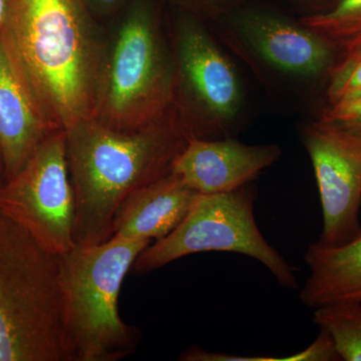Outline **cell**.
I'll use <instances>...</instances> for the list:
<instances>
[{
    "label": "cell",
    "instance_id": "1",
    "mask_svg": "<svg viewBox=\"0 0 361 361\" xmlns=\"http://www.w3.org/2000/svg\"><path fill=\"white\" fill-rule=\"evenodd\" d=\"M0 35L56 129L94 116L106 44L84 0H6Z\"/></svg>",
    "mask_w": 361,
    "mask_h": 361
},
{
    "label": "cell",
    "instance_id": "2",
    "mask_svg": "<svg viewBox=\"0 0 361 361\" xmlns=\"http://www.w3.org/2000/svg\"><path fill=\"white\" fill-rule=\"evenodd\" d=\"M65 130L75 193V246L108 241L123 202L170 173L190 137L175 106L158 122L137 130L114 129L94 118Z\"/></svg>",
    "mask_w": 361,
    "mask_h": 361
},
{
    "label": "cell",
    "instance_id": "3",
    "mask_svg": "<svg viewBox=\"0 0 361 361\" xmlns=\"http://www.w3.org/2000/svg\"><path fill=\"white\" fill-rule=\"evenodd\" d=\"M0 361H73L59 256L1 212Z\"/></svg>",
    "mask_w": 361,
    "mask_h": 361
},
{
    "label": "cell",
    "instance_id": "4",
    "mask_svg": "<svg viewBox=\"0 0 361 361\" xmlns=\"http://www.w3.org/2000/svg\"><path fill=\"white\" fill-rule=\"evenodd\" d=\"M149 240L111 238L59 256L66 337L73 361H116L134 353L137 329L118 314L123 279Z\"/></svg>",
    "mask_w": 361,
    "mask_h": 361
},
{
    "label": "cell",
    "instance_id": "5",
    "mask_svg": "<svg viewBox=\"0 0 361 361\" xmlns=\"http://www.w3.org/2000/svg\"><path fill=\"white\" fill-rule=\"evenodd\" d=\"M175 99L174 54L155 13L139 4L106 44L92 118L114 129L137 130L163 118Z\"/></svg>",
    "mask_w": 361,
    "mask_h": 361
},
{
    "label": "cell",
    "instance_id": "6",
    "mask_svg": "<svg viewBox=\"0 0 361 361\" xmlns=\"http://www.w3.org/2000/svg\"><path fill=\"white\" fill-rule=\"evenodd\" d=\"M256 195L257 190L251 184L228 193L199 195L174 231L147 247L133 267L147 273L191 254L232 252L255 259L282 287L296 289L294 268L259 230L254 217Z\"/></svg>",
    "mask_w": 361,
    "mask_h": 361
},
{
    "label": "cell",
    "instance_id": "7",
    "mask_svg": "<svg viewBox=\"0 0 361 361\" xmlns=\"http://www.w3.org/2000/svg\"><path fill=\"white\" fill-rule=\"evenodd\" d=\"M175 108L190 137H232L244 106L236 66L192 16L174 26Z\"/></svg>",
    "mask_w": 361,
    "mask_h": 361
},
{
    "label": "cell",
    "instance_id": "8",
    "mask_svg": "<svg viewBox=\"0 0 361 361\" xmlns=\"http://www.w3.org/2000/svg\"><path fill=\"white\" fill-rule=\"evenodd\" d=\"M0 212L54 255L75 248V201L65 130L49 135L20 172L0 188Z\"/></svg>",
    "mask_w": 361,
    "mask_h": 361
},
{
    "label": "cell",
    "instance_id": "9",
    "mask_svg": "<svg viewBox=\"0 0 361 361\" xmlns=\"http://www.w3.org/2000/svg\"><path fill=\"white\" fill-rule=\"evenodd\" d=\"M224 35L250 63L284 80L312 82L334 66L331 42L299 20L267 11L234 14Z\"/></svg>",
    "mask_w": 361,
    "mask_h": 361
},
{
    "label": "cell",
    "instance_id": "10",
    "mask_svg": "<svg viewBox=\"0 0 361 361\" xmlns=\"http://www.w3.org/2000/svg\"><path fill=\"white\" fill-rule=\"evenodd\" d=\"M302 139L322 202L318 242L341 245L361 229V146L319 121L304 126Z\"/></svg>",
    "mask_w": 361,
    "mask_h": 361
},
{
    "label": "cell",
    "instance_id": "11",
    "mask_svg": "<svg viewBox=\"0 0 361 361\" xmlns=\"http://www.w3.org/2000/svg\"><path fill=\"white\" fill-rule=\"evenodd\" d=\"M281 155L277 145L191 137L175 159L171 173L197 193H228L250 184Z\"/></svg>",
    "mask_w": 361,
    "mask_h": 361
},
{
    "label": "cell",
    "instance_id": "12",
    "mask_svg": "<svg viewBox=\"0 0 361 361\" xmlns=\"http://www.w3.org/2000/svg\"><path fill=\"white\" fill-rule=\"evenodd\" d=\"M56 130L21 80L0 35V158L6 180Z\"/></svg>",
    "mask_w": 361,
    "mask_h": 361
},
{
    "label": "cell",
    "instance_id": "13",
    "mask_svg": "<svg viewBox=\"0 0 361 361\" xmlns=\"http://www.w3.org/2000/svg\"><path fill=\"white\" fill-rule=\"evenodd\" d=\"M199 195L168 173L123 202L114 218L111 238H165L186 218Z\"/></svg>",
    "mask_w": 361,
    "mask_h": 361
},
{
    "label": "cell",
    "instance_id": "14",
    "mask_svg": "<svg viewBox=\"0 0 361 361\" xmlns=\"http://www.w3.org/2000/svg\"><path fill=\"white\" fill-rule=\"evenodd\" d=\"M304 259L310 276L300 299L306 306L361 302V229L341 245L311 244Z\"/></svg>",
    "mask_w": 361,
    "mask_h": 361
},
{
    "label": "cell",
    "instance_id": "15",
    "mask_svg": "<svg viewBox=\"0 0 361 361\" xmlns=\"http://www.w3.org/2000/svg\"><path fill=\"white\" fill-rule=\"evenodd\" d=\"M314 322L334 339L341 360L361 361V302L316 308Z\"/></svg>",
    "mask_w": 361,
    "mask_h": 361
},
{
    "label": "cell",
    "instance_id": "16",
    "mask_svg": "<svg viewBox=\"0 0 361 361\" xmlns=\"http://www.w3.org/2000/svg\"><path fill=\"white\" fill-rule=\"evenodd\" d=\"M299 23L346 51L361 42V0H338L329 11L304 16Z\"/></svg>",
    "mask_w": 361,
    "mask_h": 361
},
{
    "label": "cell",
    "instance_id": "17",
    "mask_svg": "<svg viewBox=\"0 0 361 361\" xmlns=\"http://www.w3.org/2000/svg\"><path fill=\"white\" fill-rule=\"evenodd\" d=\"M361 97V45L346 51L345 58L329 73V106Z\"/></svg>",
    "mask_w": 361,
    "mask_h": 361
},
{
    "label": "cell",
    "instance_id": "18",
    "mask_svg": "<svg viewBox=\"0 0 361 361\" xmlns=\"http://www.w3.org/2000/svg\"><path fill=\"white\" fill-rule=\"evenodd\" d=\"M319 122L339 130L361 146V97L330 104L323 111Z\"/></svg>",
    "mask_w": 361,
    "mask_h": 361
},
{
    "label": "cell",
    "instance_id": "19",
    "mask_svg": "<svg viewBox=\"0 0 361 361\" xmlns=\"http://www.w3.org/2000/svg\"><path fill=\"white\" fill-rule=\"evenodd\" d=\"M191 1L203 13L218 16L232 11L233 7L238 4L241 0H191Z\"/></svg>",
    "mask_w": 361,
    "mask_h": 361
},
{
    "label": "cell",
    "instance_id": "20",
    "mask_svg": "<svg viewBox=\"0 0 361 361\" xmlns=\"http://www.w3.org/2000/svg\"><path fill=\"white\" fill-rule=\"evenodd\" d=\"M90 11L99 13H109L120 6L123 0H84Z\"/></svg>",
    "mask_w": 361,
    "mask_h": 361
},
{
    "label": "cell",
    "instance_id": "21",
    "mask_svg": "<svg viewBox=\"0 0 361 361\" xmlns=\"http://www.w3.org/2000/svg\"><path fill=\"white\" fill-rule=\"evenodd\" d=\"M6 13V0H0V28L4 23Z\"/></svg>",
    "mask_w": 361,
    "mask_h": 361
},
{
    "label": "cell",
    "instance_id": "22",
    "mask_svg": "<svg viewBox=\"0 0 361 361\" xmlns=\"http://www.w3.org/2000/svg\"><path fill=\"white\" fill-rule=\"evenodd\" d=\"M6 182V174H4V165H2L1 158H0V188L4 186Z\"/></svg>",
    "mask_w": 361,
    "mask_h": 361
},
{
    "label": "cell",
    "instance_id": "23",
    "mask_svg": "<svg viewBox=\"0 0 361 361\" xmlns=\"http://www.w3.org/2000/svg\"><path fill=\"white\" fill-rule=\"evenodd\" d=\"M360 45H361V42H360V44H358L357 45H355V47H360ZM351 49H353V47H351ZM346 51H348V49H346Z\"/></svg>",
    "mask_w": 361,
    "mask_h": 361
}]
</instances>
